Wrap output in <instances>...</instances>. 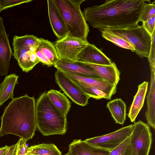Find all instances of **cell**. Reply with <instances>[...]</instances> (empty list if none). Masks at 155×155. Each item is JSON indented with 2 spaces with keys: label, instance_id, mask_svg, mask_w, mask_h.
I'll return each mask as SVG.
<instances>
[{
  "label": "cell",
  "instance_id": "obj_1",
  "mask_svg": "<svg viewBox=\"0 0 155 155\" xmlns=\"http://www.w3.org/2000/svg\"><path fill=\"white\" fill-rule=\"evenodd\" d=\"M146 0H106L101 5L84 9L86 21L98 28H128L138 25L137 22Z\"/></svg>",
  "mask_w": 155,
  "mask_h": 155
},
{
  "label": "cell",
  "instance_id": "obj_2",
  "mask_svg": "<svg viewBox=\"0 0 155 155\" xmlns=\"http://www.w3.org/2000/svg\"><path fill=\"white\" fill-rule=\"evenodd\" d=\"M35 101L27 94L13 98L1 117L0 137L13 134L26 141L31 139L37 128Z\"/></svg>",
  "mask_w": 155,
  "mask_h": 155
},
{
  "label": "cell",
  "instance_id": "obj_3",
  "mask_svg": "<svg viewBox=\"0 0 155 155\" xmlns=\"http://www.w3.org/2000/svg\"><path fill=\"white\" fill-rule=\"evenodd\" d=\"M35 110L37 127L43 135L65 134L67 130V115L54 105L46 92L38 99Z\"/></svg>",
  "mask_w": 155,
  "mask_h": 155
},
{
  "label": "cell",
  "instance_id": "obj_4",
  "mask_svg": "<svg viewBox=\"0 0 155 155\" xmlns=\"http://www.w3.org/2000/svg\"><path fill=\"white\" fill-rule=\"evenodd\" d=\"M64 21L68 32L73 37L86 41L89 26L77 0H53Z\"/></svg>",
  "mask_w": 155,
  "mask_h": 155
},
{
  "label": "cell",
  "instance_id": "obj_5",
  "mask_svg": "<svg viewBox=\"0 0 155 155\" xmlns=\"http://www.w3.org/2000/svg\"><path fill=\"white\" fill-rule=\"evenodd\" d=\"M40 43L39 38L33 35L14 36L13 56L23 71L29 72L40 62L35 53Z\"/></svg>",
  "mask_w": 155,
  "mask_h": 155
},
{
  "label": "cell",
  "instance_id": "obj_6",
  "mask_svg": "<svg viewBox=\"0 0 155 155\" xmlns=\"http://www.w3.org/2000/svg\"><path fill=\"white\" fill-rule=\"evenodd\" d=\"M115 35L126 41L134 48V51L141 58L148 57L150 50L151 36L143 24L128 28H98Z\"/></svg>",
  "mask_w": 155,
  "mask_h": 155
},
{
  "label": "cell",
  "instance_id": "obj_7",
  "mask_svg": "<svg viewBox=\"0 0 155 155\" xmlns=\"http://www.w3.org/2000/svg\"><path fill=\"white\" fill-rule=\"evenodd\" d=\"M133 125L124 155H148L152 142L149 125L140 120Z\"/></svg>",
  "mask_w": 155,
  "mask_h": 155
},
{
  "label": "cell",
  "instance_id": "obj_8",
  "mask_svg": "<svg viewBox=\"0 0 155 155\" xmlns=\"http://www.w3.org/2000/svg\"><path fill=\"white\" fill-rule=\"evenodd\" d=\"M133 127V124H131L110 133L87 138L84 141L93 146L110 151L130 136Z\"/></svg>",
  "mask_w": 155,
  "mask_h": 155
},
{
  "label": "cell",
  "instance_id": "obj_9",
  "mask_svg": "<svg viewBox=\"0 0 155 155\" xmlns=\"http://www.w3.org/2000/svg\"><path fill=\"white\" fill-rule=\"evenodd\" d=\"M55 77L56 83L74 102L83 106L87 104L90 97L63 72L57 69Z\"/></svg>",
  "mask_w": 155,
  "mask_h": 155
},
{
  "label": "cell",
  "instance_id": "obj_10",
  "mask_svg": "<svg viewBox=\"0 0 155 155\" xmlns=\"http://www.w3.org/2000/svg\"><path fill=\"white\" fill-rule=\"evenodd\" d=\"M88 43V41L73 37L68 32L66 35L54 43L59 58L76 60L78 55Z\"/></svg>",
  "mask_w": 155,
  "mask_h": 155
},
{
  "label": "cell",
  "instance_id": "obj_11",
  "mask_svg": "<svg viewBox=\"0 0 155 155\" xmlns=\"http://www.w3.org/2000/svg\"><path fill=\"white\" fill-rule=\"evenodd\" d=\"M54 66L57 69L64 72L80 76L102 79L97 73L84 63L76 60L60 58Z\"/></svg>",
  "mask_w": 155,
  "mask_h": 155
},
{
  "label": "cell",
  "instance_id": "obj_12",
  "mask_svg": "<svg viewBox=\"0 0 155 155\" xmlns=\"http://www.w3.org/2000/svg\"><path fill=\"white\" fill-rule=\"evenodd\" d=\"M3 21L0 17V75L2 76L8 74L10 60L13 55Z\"/></svg>",
  "mask_w": 155,
  "mask_h": 155
},
{
  "label": "cell",
  "instance_id": "obj_13",
  "mask_svg": "<svg viewBox=\"0 0 155 155\" xmlns=\"http://www.w3.org/2000/svg\"><path fill=\"white\" fill-rule=\"evenodd\" d=\"M76 61L102 65H111L113 63L101 50L89 43L78 55Z\"/></svg>",
  "mask_w": 155,
  "mask_h": 155
},
{
  "label": "cell",
  "instance_id": "obj_14",
  "mask_svg": "<svg viewBox=\"0 0 155 155\" xmlns=\"http://www.w3.org/2000/svg\"><path fill=\"white\" fill-rule=\"evenodd\" d=\"M63 72L74 82L96 87L105 93L111 98L112 96L117 92L116 86L111 85L102 79L80 76Z\"/></svg>",
  "mask_w": 155,
  "mask_h": 155
},
{
  "label": "cell",
  "instance_id": "obj_15",
  "mask_svg": "<svg viewBox=\"0 0 155 155\" xmlns=\"http://www.w3.org/2000/svg\"><path fill=\"white\" fill-rule=\"evenodd\" d=\"M48 15L53 31L58 39L64 37L68 33L64 20L53 0H48Z\"/></svg>",
  "mask_w": 155,
  "mask_h": 155
},
{
  "label": "cell",
  "instance_id": "obj_16",
  "mask_svg": "<svg viewBox=\"0 0 155 155\" xmlns=\"http://www.w3.org/2000/svg\"><path fill=\"white\" fill-rule=\"evenodd\" d=\"M40 43L35 53L43 64L50 67L57 62L59 59L56 48L53 43L43 38H39Z\"/></svg>",
  "mask_w": 155,
  "mask_h": 155
},
{
  "label": "cell",
  "instance_id": "obj_17",
  "mask_svg": "<svg viewBox=\"0 0 155 155\" xmlns=\"http://www.w3.org/2000/svg\"><path fill=\"white\" fill-rule=\"evenodd\" d=\"M83 63L97 73L103 80L111 85L117 86L120 80V73L114 62L111 65Z\"/></svg>",
  "mask_w": 155,
  "mask_h": 155
},
{
  "label": "cell",
  "instance_id": "obj_18",
  "mask_svg": "<svg viewBox=\"0 0 155 155\" xmlns=\"http://www.w3.org/2000/svg\"><path fill=\"white\" fill-rule=\"evenodd\" d=\"M72 155H109L110 151L91 146L80 139H75L69 145Z\"/></svg>",
  "mask_w": 155,
  "mask_h": 155
},
{
  "label": "cell",
  "instance_id": "obj_19",
  "mask_svg": "<svg viewBox=\"0 0 155 155\" xmlns=\"http://www.w3.org/2000/svg\"><path fill=\"white\" fill-rule=\"evenodd\" d=\"M150 80L147 96V108L145 116L148 124L155 128V68L150 69Z\"/></svg>",
  "mask_w": 155,
  "mask_h": 155
},
{
  "label": "cell",
  "instance_id": "obj_20",
  "mask_svg": "<svg viewBox=\"0 0 155 155\" xmlns=\"http://www.w3.org/2000/svg\"><path fill=\"white\" fill-rule=\"evenodd\" d=\"M148 85V82L144 81L138 87L137 92L134 97L128 114V117L132 122L135 121L143 106Z\"/></svg>",
  "mask_w": 155,
  "mask_h": 155
},
{
  "label": "cell",
  "instance_id": "obj_21",
  "mask_svg": "<svg viewBox=\"0 0 155 155\" xmlns=\"http://www.w3.org/2000/svg\"><path fill=\"white\" fill-rule=\"evenodd\" d=\"M106 107L117 124L123 125L126 116V105L121 98L115 99L108 102Z\"/></svg>",
  "mask_w": 155,
  "mask_h": 155
},
{
  "label": "cell",
  "instance_id": "obj_22",
  "mask_svg": "<svg viewBox=\"0 0 155 155\" xmlns=\"http://www.w3.org/2000/svg\"><path fill=\"white\" fill-rule=\"evenodd\" d=\"M18 76L15 74L6 76L0 84V106L9 99L13 98V91Z\"/></svg>",
  "mask_w": 155,
  "mask_h": 155
},
{
  "label": "cell",
  "instance_id": "obj_23",
  "mask_svg": "<svg viewBox=\"0 0 155 155\" xmlns=\"http://www.w3.org/2000/svg\"><path fill=\"white\" fill-rule=\"evenodd\" d=\"M47 95L54 105L67 115L71 107V103L67 97L60 91L53 89L48 91Z\"/></svg>",
  "mask_w": 155,
  "mask_h": 155
},
{
  "label": "cell",
  "instance_id": "obj_24",
  "mask_svg": "<svg viewBox=\"0 0 155 155\" xmlns=\"http://www.w3.org/2000/svg\"><path fill=\"white\" fill-rule=\"evenodd\" d=\"M27 153L32 155H62V153L53 143H42L28 147Z\"/></svg>",
  "mask_w": 155,
  "mask_h": 155
},
{
  "label": "cell",
  "instance_id": "obj_25",
  "mask_svg": "<svg viewBox=\"0 0 155 155\" xmlns=\"http://www.w3.org/2000/svg\"><path fill=\"white\" fill-rule=\"evenodd\" d=\"M101 33L102 36L105 39L121 48L129 49L134 52V47L129 43L122 38L115 35L103 31H100Z\"/></svg>",
  "mask_w": 155,
  "mask_h": 155
},
{
  "label": "cell",
  "instance_id": "obj_26",
  "mask_svg": "<svg viewBox=\"0 0 155 155\" xmlns=\"http://www.w3.org/2000/svg\"><path fill=\"white\" fill-rule=\"evenodd\" d=\"M74 82L90 97H91L97 100L102 98L107 100L111 99V98L108 95L96 87L78 83Z\"/></svg>",
  "mask_w": 155,
  "mask_h": 155
},
{
  "label": "cell",
  "instance_id": "obj_27",
  "mask_svg": "<svg viewBox=\"0 0 155 155\" xmlns=\"http://www.w3.org/2000/svg\"><path fill=\"white\" fill-rule=\"evenodd\" d=\"M143 3L141 11L137 22H145L147 21L154 16L155 14V1L151 3L150 1L148 3Z\"/></svg>",
  "mask_w": 155,
  "mask_h": 155
},
{
  "label": "cell",
  "instance_id": "obj_28",
  "mask_svg": "<svg viewBox=\"0 0 155 155\" xmlns=\"http://www.w3.org/2000/svg\"><path fill=\"white\" fill-rule=\"evenodd\" d=\"M32 0H0V7L2 10L23 3L32 1Z\"/></svg>",
  "mask_w": 155,
  "mask_h": 155
},
{
  "label": "cell",
  "instance_id": "obj_29",
  "mask_svg": "<svg viewBox=\"0 0 155 155\" xmlns=\"http://www.w3.org/2000/svg\"><path fill=\"white\" fill-rule=\"evenodd\" d=\"M155 30L151 36V43L150 51L148 57L150 68H155Z\"/></svg>",
  "mask_w": 155,
  "mask_h": 155
},
{
  "label": "cell",
  "instance_id": "obj_30",
  "mask_svg": "<svg viewBox=\"0 0 155 155\" xmlns=\"http://www.w3.org/2000/svg\"><path fill=\"white\" fill-rule=\"evenodd\" d=\"M129 141V137L117 147L110 151L109 155H124L125 150Z\"/></svg>",
  "mask_w": 155,
  "mask_h": 155
},
{
  "label": "cell",
  "instance_id": "obj_31",
  "mask_svg": "<svg viewBox=\"0 0 155 155\" xmlns=\"http://www.w3.org/2000/svg\"><path fill=\"white\" fill-rule=\"evenodd\" d=\"M26 141L23 138H20L17 143V150L16 155H26L27 152L28 147Z\"/></svg>",
  "mask_w": 155,
  "mask_h": 155
},
{
  "label": "cell",
  "instance_id": "obj_32",
  "mask_svg": "<svg viewBox=\"0 0 155 155\" xmlns=\"http://www.w3.org/2000/svg\"><path fill=\"white\" fill-rule=\"evenodd\" d=\"M155 16H154L147 21L142 22L144 28L151 36L155 30Z\"/></svg>",
  "mask_w": 155,
  "mask_h": 155
},
{
  "label": "cell",
  "instance_id": "obj_33",
  "mask_svg": "<svg viewBox=\"0 0 155 155\" xmlns=\"http://www.w3.org/2000/svg\"><path fill=\"white\" fill-rule=\"evenodd\" d=\"M17 150V143L10 146L8 152L5 155H16Z\"/></svg>",
  "mask_w": 155,
  "mask_h": 155
},
{
  "label": "cell",
  "instance_id": "obj_34",
  "mask_svg": "<svg viewBox=\"0 0 155 155\" xmlns=\"http://www.w3.org/2000/svg\"><path fill=\"white\" fill-rule=\"evenodd\" d=\"M10 146L5 145L0 147V155H5L9 151Z\"/></svg>",
  "mask_w": 155,
  "mask_h": 155
},
{
  "label": "cell",
  "instance_id": "obj_35",
  "mask_svg": "<svg viewBox=\"0 0 155 155\" xmlns=\"http://www.w3.org/2000/svg\"><path fill=\"white\" fill-rule=\"evenodd\" d=\"M64 155H72L70 151L68 150V152Z\"/></svg>",
  "mask_w": 155,
  "mask_h": 155
},
{
  "label": "cell",
  "instance_id": "obj_36",
  "mask_svg": "<svg viewBox=\"0 0 155 155\" xmlns=\"http://www.w3.org/2000/svg\"><path fill=\"white\" fill-rule=\"evenodd\" d=\"M26 155H32L27 152V153L26 154Z\"/></svg>",
  "mask_w": 155,
  "mask_h": 155
},
{
  "label": "cell",
  "instance_id": "obj_37",
  "mask_svg": "<svg viewBox=\"0 0 155 155\" xmlns=\"http://www.w3.org/2000/svg\"><path fill=\"white\" fill-rule=\"evenodd\" d=\"M2 11V10L0 7V12Z\"/></svg>",
  "mask_w": 155,
  "mask_h": 155
}]
</instances>
